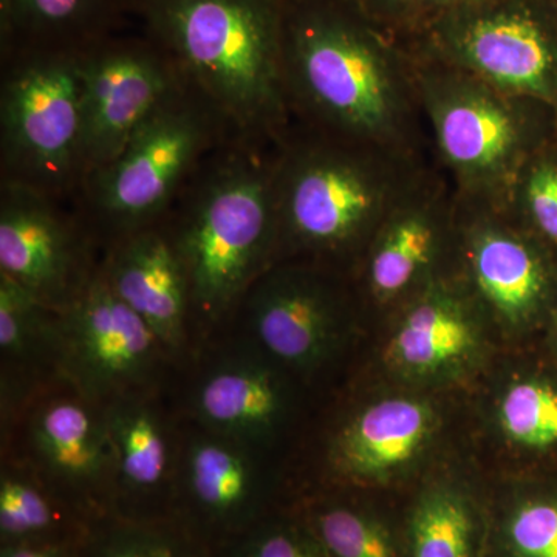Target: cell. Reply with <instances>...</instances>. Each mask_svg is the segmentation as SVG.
<instances>
[{
    "mask_svg": "<svg viewBox=\"0 0 557 557\" xmlns=\"http://www.w3.org/2000/svg\"><path fill=\"white\" fill-rule=\"evenodd\" d=\"M366 9L375 16L387 17V20H413L420 14L423 0H361ZM417 22V21H416Z\"/></svg>",
    "mask_w": 557,
    "mask_h": 557,
    "instance_id": "obj_32",
    "label": "cell"
},
{
    "mask_svg": "<svg viewBox=\"0 0 557 557\" xmlns=\"http://www.w3.org/2000/svg\"><path fill=\"white\" fill-rule=\"evenodd\" d=\"M480 442L500 474H557V344L500 348L471 387Z\"/></svg>",
    "mask_w": 557,
    "mask_h": 557,
    "instance_id": "obj_17",
    "label": "cell"
},
{
    "mask_svg": "<svg viewBox=\"0 0 557 557\" xmlns=\"http://www.w3.org/2000/svg\"><path fill=\"white\" fill-rule=\"evenodd\" d=\"M412 54L435 163L458 199L504 207L520 166L557 134L556 113L467 70Z\"/></svg>",
    "mask_w": 557,
    "mask_h": 557,
    "instance_id": "obj_6",
    "label": "cell"
},
{
    "mask_svg": "<svg viewBox=\"0 0 557 557\" xmlns=\"http://www.w3.org/2000/svg\"><path fill=\"white\" fill-rule=\"evenodd\" d=\"M76 548V547H75ZM72 557H75V552H73V556Z\"/></svg>",
    "mask_w": 557,
    "mask_h": 557,
    "instance_id": "obj_37",
    "label": "cell"
},
{
    "mask_svg": "<svg viewBox=\"0 0 557 557\" xmlns=\"http://www.w3.org/2000/svg\"><path fill=\"white\" fill-rule=\"evenodd\" d=\"M299 496L295 463L182 416L171 520L209 552Z\"/></svg>",
    "mask_w": 557,
    "mask_h": 557,
    "instance_id": "obj_12",
    "label": "cell"
},
{
    "mask_svg": "<svg viewBox=\"0 0 557 557\" xmlns=\"http://www.w3.org/2000/svg\"><path fill=\"white\" fill-rule=\"evenodd\" d=\"M109 287L163 344L175 368L196 351L188 278L163 226L131 234L106 248L101 262Z\"/></svg>",
    "mask_w": 557,
    "mask_h": 557,
    "instance_id": "obj_22",
    "label": "cell"
},
{
    "mask_svg": "<svg viewBox=\"0 0 557 557\" xmlns=\"http://www.w3.org/2000/svg\"><path fill=\"white\" fill-rule=\"evenodd\" d=\"M456 209V190L437 163L392 208L354 276L368 324L453 269Z\"/></svg>",
    "mask_w": 557,
    "mask_h": 557,
    "instance_id": "obj_19",
    "label": "cell"
},
{
    "mask_svg": "<svg viewBox=\"0 0 557 557\" xmlns=\"http://www.w3.org/2000/svg\"><path fill=\"white\" fill-rule=\"evenodd\" d=\"M230 137L219 113L183 83L108 164L84 180L76 201L102 251L163 222L201 164Z\"/></svg>",
    "mask_w": 557,
    "mask_h": 557,
    "instance_id": "obj_7",
    "label": "cell"
},
{
    "mask_svg": "<svg viewBox=\"0 0 557 557\" xmlns=\"http://www.w3.org/2000/svg\"><path fill=\"white\" fill-rule=\"evenodd\" d=\"M548 336H549V338L555 341V343L557 344V304H556L555 318H553V324H552V329H549Z\"/></svg>",
    "mask_w": 557,
    "mask_h": 557,
    "instance_id": "obj_35",
    "label": "cell"
},
{
    "mask_svg": "<svg viewBox=\"0 0 557 557\" xmlns=\"http://www.w3.org/2000/svg\"><path fill=\"white\" fill-rule=\"evenodd\" d=\"M60 375V310L0 276V420Z\"/></svg>",
    "mask_w": 557,
    "mask_h": 557,
    "instance_id": "obj_24",
    "label": "cell"
},
{
    "mask_svg": "<svg viewBox=\"0 0 557 557\" xmlns=\"http://www.w3.org/2000/svg\"><path fill=\"white\" fill-rule=\"evenodd\" d=\"M79 51H27L3 70L2 180L78 200L84 183Z\"/></svg>",
    "mask_w": 557,
    "mask_h": 557,
    "instance_id": "obj_10",
    "label": "cell"
},
{
    "mask_svg": "<svg viewBox=\"0 0 557 557\" xmlns=\"http://www.w3.org/2000/svg\"><path fill=\"white\" fill-rule=\"evenodd\" d=\"M293 124L347 141L432 156L412 51L330 5L284 11Z\"/></svg>",
    "mask_w": 557,
    "mask_h": 557,
    "instance_id": "obj_1",
    "label": "cell"
},
{
    "mask_svg": "<svg viewBox=\"0 0 557 557\" xmlns=\"http://www.w3.org/2000/svg\"><path fill=\"white\" fill-rule=\"evenodd\" d=\"M84 180L108 164L183 86L163 51L138 46L79 51Z\"/></svg>",
    "mask_w": 557,
    "mask_h": 557,
    "instance_id": "obj_20",
    "label": "cell"
},
{
    "mask_svg": "<svg viewBox=\"0 0 557 557\" xmlns=\"http://www.w3.org/2000/svg\"><path fill=\"white\" fill-rule=\"evenodd\" d=\"M434 157L293 124L276 174L277 259L355 276L373 234Z\"/></svg>",
    "mask_w": 557,
    "mask_h": 557,
    "instance_id": "obj_3",
    "label": "cell"
},
{
    "mask_svg": "<svg viewBox=\"0 0 557 557\" xmlns=\"http://www.w3.org/2000/svg\"><path fill=\"white\" fill-rule=\"evenodd\" d=\"M366 325L354 276L306 260H281L245 293L225 330L239 333L327 401Z\"/></svg>",
    "mask_w": 557,
    "mask_h": 557,
    "instance_id": "obj_9",
    "label": "cell"
},
{
    "mask_svg": "<svg viewBox=\"0 0 557 557\" xmlns=\"http://www.w3.org/2000/svg\"><path fill=\"white\" fill-rule=\"evenodd\" d=\"M104 408L115 457L112 516L171 519L182 432L172 384L127 395Z\"/></svg>",
    "mask_w": 557,
    "mask_h": 557,
    "instance_id": "obj_21",
    "label": "cell"
},
{
    "mask_svg": "<svg viewBox=\"0 0 557 557\" xmlns=\"http://www.w3.org/2000/svg\"><path fill=\"white\" fill-rule=\"evenodd\" d=\"M75 557H212L174 520H131L104 516L84 531Z\"/></svg>",
    "mask_w": 557,
    "mask_h": 557,
    "instance_id": "obj_28",
    "label": "cell"
},
{
    "mask_svg": "<svg viewBox=\"0 0 557 557\" xmlns=\"http://www.w3.org/2000/svg\"><path fill=\"white\" fill-rule=\"evenodd\" d=\"M375 324L381 366L394 386L443 394L471 387L502 348L453 269Z\"/></svg>",
    "mask_w": 557,
    "mask_h": 557,
    "instance_id": "obj_15",
    "label": "cell"
},
{
    "mask_svg": "<svg viewBox=\"0 0 557 557\" xmlns=\"http://www.w3.org/2000/svg\"><path fill=\"white\" fill-rule=\"evenodd\" d=\"M100 0H2L3 28L44 42L84 30Z\"/></svg>",
    "mask_w": 557,
    "mask_h": 557,
    "instance_id": "obj_31",
    "label": "cell"
},
{
    "mask_svg": "<svg viewBox=\"0 0 557 557\" xmlns=\"http://www.w3.org/2000/svg\"><path fill=\"white\" fill-rule=\"evenodd\" d=\"M491 2V0H423L421 3L418 22L431 20L438 14L448 13V11L471 9V7L482 5V3Z\"/></svg>",
    "mask_w": 557,
    "mask_h": 557,
    "instance_id": "obj_34",
    "label": "cell"
},
{
    "mask_svg": "<svg viewBox=\"0 0 557 557\" xmlns=\"http://www.w3.org/2000/svg\"><path fill=\"white\" fill-rule=\"evenodd\" d=\"M324 403L300 450L299 494L348 490L379 494L413 487L435 469L448 434L443 392L394 386Z\"/></svg>",
    "mask_w": 557,
    "mask_h": 557,
    "instance_id": "obj_5",
    "label": "cell"
},
{
    "mask_svg": "<svg viewBox=\"0 0 557 557\" xmlns=\"http://www.w3.org/2000/svg\"><path fill=\"white\" fill-rule=\"evenodd\" d=\"M172 388L183 417L295 467L325 403L233 330L200 344Z\"/></svg>",
    "mask_w": 557,
    "mask_h": 557,
    "instance_id": "obj_8",
    "label": "cell"
},
{
    "mask_svg": "<svg viewBox=\"0 0 557 557\" xmlns=\"http://www.w3.org/2000/svg\"><path fill=\"white\" fill-rule=\"evenodd\" d=\"M0 458L30 469L84 522L112 515L115 457L106 408L67 380L50 381L0 420Z\"/></svg>",
    "mask_w": 557,
    "mask_h": 557,
    "instance_id": "obj_11",
    "label": "cell"
},
{
    "mask_svg": "<svg viewBox=\"0 0 557 557\" xmlns=\"http://www.w3.org/2000/svg\"><path fill=\"white\" fill-rule=\"evenodd\" d=\"M405 557H490L487 483L437 467L401 509Z\"/></svg>",
    "mask_w": 557,
    "mask_h": 557,
    "instance_id": "obj_23",
    "label": "cell"
},
{
    "mask_svg": "<svg viewBox=\"0 0 557 557\" xmlns=\"http://www.w3.org/2000/svg\"><path fill=\"white\" fill-rule=\"evenodd\" d=\"M174 362L146 322L113 293L100 267L78 298L60 310V375L106 406L166 387Z\"/></svg>",
    "mask_w": 557,
    "mask_h": 557,
    "instance_id": "obj_16",
    "label": "cell"
},
{
    "mask_svg": "<svg viewBox=\"0 0 557 557\" xmlns=\"http://www.w3.org/2000/svg\"><path fill=\"white\" fill-rule=\"evenodd\" d=\"M502 209L557 263V134L520 166Z\"/></svg>",
    "mask_w": 557,
    "mask_h": 557,
    "instance_id": "obj_29",
    "label": "cell"
},
{
    "mask_svg": "<svg viewBox=\"0 0 557 557\" xmlns=\"http://www.w3.org/2000/svg\"><path fill=\"white\" fill-rule=\"evenodd\" d=\"M421 25L413 53L542 102L557 116V16L549 0H491Z\"/></svg>",
    "mask_w": 557,
    "mask_h": 557,
    "instance_id": "obj_14",
    "label": "cell"
},
{
    "mask_svg": "<svg viewBox=\"0 0 557 557\" xmlns=\"http://www.w3.org/2000/svg\"><path fill=\"white\" fill-rule=\"evenodd\" d=\"M75 547L51 544L0 545V557H72Z\"/></svg>",
    "mask_w": 557,
    "mask_h": 557,
    "instance_id": "obj_33",
    "label": "cell"
},
{
    "mask_svg": "<svg viewBox=\"0 0 557 557\" xmlns=\"http://www.w3.org/2000/svg\"><path fill=\"white\" fill-rule=\"evenodd\" d=\"M212 557H332L295 508L278 509L244 534L212 549Z\"/></svg>",
    "mask_w": 557,
    "mask_h": 557,
    "instance_id": "obj_30",
    "label": "cell"
},
{
    "mask_svg": "<svg viewBox=\"0 0 557 557\" xmlns=\"http://www.w3.org/2000/svg\"><path fill=\"white\" fill-rule=\"evenodd\" d=\"M87 527L30 469L0 458V545L76 547Z\"/></svg>",
    "mask_w": 557,
    "mask_h": 557,
    "instance_id": "obj_27",
    "label": "cell"
},
{
    "mask_svg": "<svg viewBox=\"0 0 557 557\" xmlns=\"http://www.w3.org/2000/svg\"><path fill=\"white\" fill-rule=\"evenodd\" d=\"M490 557H557V474L487 483Z\"/></svg>",
    "mask_w": 557,
    "mask_h": 557,
    "instance_id": "obj_26",
    "label": "cell"
},
{
    "mask_svg": "<svg viewBox=\"0 0 557 557\" xmlns=\"http://www.w3.org/2000/svg\"><path fill=\"white\" fill-rule=\"evenodd\" d=\"M160 50L231 134L285 138L284 10L274 0H148Z\"/></svg>",
    "mask_w": 557,
    "mask_h": 557,
    "instance_id": "obj_4",
    "label": "cell"
},
{
    "mask_svg": "<svg viewBox=\"0 0 557 557\" xmlns=\"http://www.w3.org/2000/svg\"><path fill=\"white\" fill-rule=\"evenodd\" d=\"M379 494L309 490L293 508L332 557H405L401 509L388 511Z\"/></svg>",
    "mask_w": 557,
    "mask_h": 557,
    "instance_id": "obj_25",
    "label": "cell"
},
{
    "mask_svg": "<svg viewBox=\"0 0 557 557\" xmlns=\"http://www.w3.org/2000/svg\"><path fill=\"white\" fill-rule=\"evenodd\" d=\"M549 2H552L553 9H555L557 16V0H549Z\"/></svg>",
    "mask_w": 557,
    "mask_h": 557,
    "instance_id": "obj_36",
    "label": "cell"
},
{
    "mask_svg": "<svg viewBox=\"0 0 557 557\" xmlns=\"http://www.w3.org/2000/svg\"><path fill=\"white\" fill-rule=\"evenodd\" d=\"M457 199L453 270L502 348L545 338L557 304V263L504 209Z\"/></svg>",
    "mask_w": 557,
    "mask_h": 557,
    "instance_id": "obj_13",
    "label": "cell"
},
{
    "mask_svg": "<svg viewBox=\"0 0 557 557\" xmlns=\"http://www.w3.org/2000/svg\"><path fill=\"white\" fill-rule=\"evenodd\" d=\"M102 256L78 201L0 180V276L62 310L97 276Z\"/></svg>",
    "mask_w": 557,
    "mask_h": 557,
    "instance_id": "obj_18",
    "label": "cell"
},
{
    "mask_svg": "<svg viewBox=\"0 0 557 557\" xmlns=\"http://www.w3.org/2000/svg\"><path fill=\"white\" fill-rule=\"evenodd\" d=\"M285 138L226 139L160 223L188 278L196 350L228 327L245 293L276 263Z\"/></svg>",
    "mask_w": 557,
    "mask_h": 557,
    "instance_id": "obj_2",
    "label": "cell"
}]
</instances>
